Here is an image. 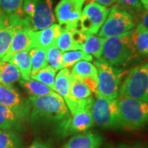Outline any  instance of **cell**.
<instances>
[{"label":"cell","mask_w":148,"mask_h":148,"mask_svg":"<svg viewBox=\"0 0 148 148\" xmlns=\"http://www.w3.org/2000/svg\"><path fill=\"white\" fill-rule=\"evenodd\" d=\"M55 77H56V71L49 66H46L45 68L40 69L36 73L31 75V78L36 80L43 84L46 85L53 91H55L54 90Z\"/></svg>","instance_id":"83f0119b"},{"label":"cell","mask_w":148,"mask_h":148,"mask_svg":"<svg viewBox=\"0 0 148 148\" xmlns=\"http://www.w3.org/2000/svg\"><path fill=\"white\" fill-rule=\"evenodd\" d=\"M118 148H148L144 147L142 145H126V144H120Z\"/></svg>","instance_id":"e575fe53"},{"label":"cell","mask_w":148,"mask_h":148,"mask_svg":"<svg viewBox=\"0 0 148 148\" xmlns=\"http://www.w3.org/2000/svg\"><path fill=\"white\" fill-rule=\"evenodd\" d=\"M0 148H22L21 137L14 131L0 129Z\"/></svg>","instance_id":"484cf974"},{"label":"cell","mask_w":148,"mask_h":148,"mask_svg":"<svg viewBox=\"0 0 148 148\" xmlns=\"http://www.w3.org/2000/svg\"><path fill=\"white\" fill-rule=\"evenodd\" d=\"M20 83L32 96H42L55 93V91H53L48 86L32 78L28 80L21 79Z\"/></svg>","instance_id":"603a6c76"},{"label":"cell","mask_w":148,"mask_h":148,"mask_svg":"<svg viewBox=\"0 0 148 148\" xmlns=\"http://www.w3.org/2000/svg\"><path fill=\"white\" fill-rule=\"evenodd\" d=\"M119 95L148 103V62L136 66L128 72L120 86Z\"/></svg>","instance_id":"5b68a950"},{"label":"cell","mask_w":148,"mask_h":148,"mask_svg":"<svg viewBox=\"0 0 148 148\" xmlns=\"http://www.w3.org/2000/svg\"><path fill=\"white\" fill-rule=\"evenodd\" d=\"M19 70L21 79L28 80L32 74V62L29 51H21L13 54L8 60Z\"/></svg>","instance_id":"ac0fdd59"},{"label":"cell","mask_w":148,"mask_h":148,"mask_svg":"<svg viewBox=\"0 0 148 148\" xmlns=\"http://www.w3.org/2000/svg\"><path fill=\"white\" fill-rule=\"evenodd\" d=\"M123 128L138 130L148 126V103L127 96L118 97Z\"/></svg>","instance_id":"3957f363"},{"label":"cell","mask_w":148,"mask_h":148,"mask_svg":"<svg viewBox=\"0 0 148 148\" xmlns=\"http://www.w3.org/2000/svg\"><path fill=\"white\" fill-rule=\"evenodd\" d=\"M0 105L12 110L20 119L28 115L31 106L12 86L0 84Z\"/></svg>","instance_id":"7c38bea8"},{"label":"cell","mask_w":148,"mask_h":148,"mask_svg":"<svg viewBox=\"0 0 148 148\" xmlns=\"http://www.w3.org/2000/svg\"><path fill=\"white\" fill-rule=\"evenodd\" d=\"M117 6L123 10L132 13H141L143 5L140 0H117Z\"/></svg>","instance_id":"4dcf8cb0"},{"label":"cell","mask_w":148,"mask_h":148,"mask_svg":"<svg viewBox=\"0 0 148 148\" xmlns=\"http://www.w3.org/2000/svg\"><path fill=\"white\" fill-rule=\"evenodd\" d=\"M86 0H60L54 12L62 29H76L78 27L82 7Z\"/></svg>","instance_id":"30bf717a"},{"label":"cell","mask_w":148,"mask_h":148,"mask_svg":"<svg viewBox=\"0 0 148 148\" xmlns=\"http://www.w3.org/2000/svg\"><path fill=\"white\" fill-rule=\"evenodd\" d=\"M21 128V119L10 109L0 105V129L13 131Z\"/></svg>","instance_id":"44dd1931"},{"label":"cell","mask_w":148,"mask_h":148,"mask_svg":"<svg viewBox=\"0 0 148 148\" xmlns=\"http://www.w3.org/2000/svg\"><path fill=\"white\" fill-rule=\"evenodd\" d=\"M140 1L146 11H148V0H140Z\"/></svg>","instance_id":"8d00e7d4"},{"label":"cell","mask_w":148,"mask_h":148,"mask_svg":"<svg viewBox=\"0 0 148 148\" xmlns=\"http://www.w3.org/2000/svg\"><path fill=\"white\" fill-rule=\"evenodd\" d=\"M117 99L95 96L90 109L94 123L104 128H123Z\"/></svg>","instance_id":"277c9868"},{"label":"cell","mask_w":148,"mask_h":148,"mask_svg":"<svg viewBox=\"0 0 148 148\" xmlns=\"http://www.w3.org/2000/svg\"><path fill=\"white\" fill-rule=\"evenodd\" d=\"M70 94L71 97L77 101L86 100L92 97V91L90 89L89 86L82 79L73 76L71 80Z\"/></svg>","instance_id":"7402d4cb"},{"label":"cell","mask_w":148,"mask_h":148,"mask_svg":"<svg viewBox=\"0 0 148 148\" xmlns=\"http://www.w3.org/2000/svg\"><path fill=\"white\" fill-rule=\"evenodd\" d=\"M53 0H23L22 11L34 31H40L55 23Z\"/></svg>","instance_id":"8992f818"},{"label":"cell","mask_w":148,"mask_h":148,"mask_svg":"<svg viewBox=\"0 0 148 148\" xmlns=\"http://www.w3.org/2000/svg\"><path fill=\"white\" fill-rule=\"evenodd\" d=\"M73 77H78L89 86L90 89L97 95L98 87V72L97 69L91 62L89 61H79L73 66L71 71Z\"/></svg>","instance_id":"4fadbf2b"},{"label":"cell","mask_w":148,"mask_h":148,"mask_svg":"<svg viewBox=\"0 0 148 148\" xmlns=\"http://www.w3.org/2000/svg\"><path fill=\"white\" fill-rule=\"evenodd\" d=\"M109 13V9L95 2L86 3L82 10L77 29L87 35L98 34Z\"/></svg>","instance_id":"9c48e42d"},{"label":"cell","mask_w":148,"mask_h":148,"mask_svg":"<svg viewBox=\"0 0 148 148\" xmlns=\"http://www.w3.org/2000/svg\"><path fill=\"white\" fill-rule=\"evenodd\" d=\"M32 104L31 119L36 121H62L69 116V109L64 100L56 92L42 96L30 95Z\"/></svg>","instance_id":"7a4b0ae2"},{"label":"cell","mask_w":148,"mask_h":148,"mask_svg":"<svg viewBox=\"0 0 148 148\" xmlns=\"http://www.w3.org/2000/svg\"><path fill=\"white\" fill-rule=\"evenodd\" d=\"M21 79V73L14 64L0 59V84L12 86Z\"/></svg>","instance_id":"d6986e66"},{"label":"cell","mask_w":148,"mask_h":148,"mask_svg":"<svg viewBox=\"0 0 148 148\" xmlns=\"http://www.w3.org/2000/svg\"><path fill=\"white\" fill-rule=\"evenodd\" d=\"M131 32L117 36L104 38L102 54L99 60L111 66L119 67L124 66L140 57L133 47Z\"/></svg>","instance_id":"6da1fadb"},{"label":"cell","mask_w":148,"mask_h":148,"mask_svg":"<svg viewBox=\"0 0 148 148\" xmlns=\"http://www.w3.org/2000/svg\"><path fill=\"white\" fill-rule=\"evenodd\" d=\"M14 33V24L12 15L6 16L5 21L0 27V59L5 56L10 48Z\"/></svg>","instance_id":"2e32d148"},{"label":"cell","mask_w":148,"mask_h":148,"mask_svg":"<svg viewBox=\"0 0 148 148\" xmlns=\"http://www.w3.org/2000/svg\"><path fill=\"white\" fill-rule=\"evenodd\" d=\"M131 40L139 56L148 54V30L139 23L131 32Z\"/></svg>","instance_id":"e0dca14e"},{"label":"cell","mask_w":148,"mask_h":148,"mask_svg":"<svg viewBox=\"0 0 148 148\" xmlns=\"http://www.w3.org/2000/svg\"><path fill=\"white\" fill-rule=\"evenodd\" d=\"M94 64L98 72V87L95 96L117 99L119 95L123 72L121 69L109 65L101 60L95 61Z\"/></svg>","instance_id":"52a82bcc"},{"label":"cell","mask_w":148,"mask_h":148,"mask_svg":"<svg viewBox=\"0 0 148 148\" xmlns=\"http://www.w3.org/2000/svg\"><path fill=\"white\" fill-rule=\"evenodd\" d=\"M56 46L63 53L71 50H78V47L72 36V31L69 29H62L56 40Z\"/></svg>","instance_id":"4316f807"},{"label":"cell","mask_w":148,"mask_h":148,"mask_svg":"<svg viewBox=\"0 0 148 148\" xmlns=\"http://www.w3.org/2000/svg\"><path fill=\"white\" fill-rule=\"evenodd\" d=\"M29 53L32 62V74L48 66L45 49L39 47L34 48L29 51Z\"/></svg>","instance_id":"d4e9b609"},{"label":"cell","mask_w":148,"mask_h":148,"mask_svg":"<svg viewBox=\"0 0 148 148\" xmlns=\"http://www.w3.org/2000/svg\"><path fill=\"white\" fill-rule=\"evenodd\" d=\"M86 2L90 3V2H95L96 3H99L102 6L105 7H110V6L114 5L117 2V0H86Z\"/></svg>","instance_id":"1f68e13d"},{"label":"cell","mask_w":148,"mask_h":148,"mask_svg":"<svg viewBox=\"0 0 148 148\" xmlns=\"http://www.w3.org/2000/svg\"><path fill=\"white\" fill-rule=\"evenodd\" d=\"M29 148H51L50 146L48 144L42 142V141H40V140H36V141H34L32 144L30 146Z\"/></svg>","instance_id":"836d02e7"},{"label":"cell","mask_w":148,"mask_h":148,"mask_svg":"<svg viewBox=\"0 0 148 148\" xmlns=\"http://www.w3.org/2000/svg\"><path fill=\"white\" fill-rule=\"evenodd\" d=\"M139 18L141 21L140 23L148 30V11H145L143 12H141L139 14Z\"/></svg>","instance_id":"d6a6232c"},{"label":"cell","mask_w":148,"mask_h":148,"mask_svg":"<svg viewBox=\"0 0 148 148\" xmlns=\"http://www.w3.org/2000/svg\"><path fill=\"white\" fill-rule=\"evenodd\" d=\"M22 3L23 0H0V8L8 15H24Z\"/></svg>","instance_id":"f546056e"},{"label":"cell","mask_w":148,"mask_h":148,"mask_svg":"<svg viewBox=\"0 0 148 148\" xmlns=\"http://www.w3.org/2000/svg\"><path fill=\"white\" fill-rule=\"evenodd\" d=\"M48 66L51 67L56 72L63 69V52L60 51L56 45L46 49Z\"/></svg>","instance_id":"f1b7e54d"},{"label":"cell","mask_w":148,"mask_h":148,"mask_svg":"<svg viewBox=\"0 0 148 148\" xmlns=\"http://www.w3.org/2000/svg\"><path fill=\"white\" fill-rule=\"evenodd\" d=\"M135 23L132 16L126 11L115 5L109 10V13L98 32V36L101 38L117 36L132 31Z\"/></svg>","instance_id":"ba28073f"},{"label":"cell","mask_w":148,"mask_h":148,"mask_svg":"<svg viewBox=\"0 0 148 148\" xmlns=\"http://www.w3.org/2000/svg\"><path fill=\"white\" fill-rule=\"evenodd\" d=\"M61 31V27L56 23H53V25L40 31H34L33 41L35 48L39 47L47 49L48 48L56 45V40Z\"/></svg>","instance_id":"5bb4252c"},{"label":"cell","mask_w":148,"mask_h":148,"mask_svg":"<svg viewBox=\"0 0 148 148\" xmlns=\"http://www.w3.org/2000/svg\"><path fill=\"white\" fill-rule=\"evenodd\" d=\"M104 38L95 35H86L84 40L81 45V50L88 53L99 60L102 54Z\"/></svg>","instance_id":"ffe728a7"},{"label":"cell","mask_w":148,"mask_h":148,"mask_svg":"<svg viewBox=\"0 0 148 148\" xmlns=\"http://www.w3.org/2000/svg\"><path fill=\"white\" fill-rule=\"evenodd\" d=\"M6 16H7V14H6L5 12L0 8V27L3 26V22H4V21H5Z\"/></svg>","instance_id":"d590c367"},{"label":"cell","mask_w":148,"mask_h":148,"mask_svg":"<svg viewBox=\"0 0 148 148\" xmlns=\"http://www.w3.org/2000/svg\"><path fill=\"white\" fill-rule=\"evenodd\" d=\"M94 121L91 116L90 109H88L71 114V116L60 121L56 131L58 136L65 138L76 133L85 132L92 127Z\"/></svg>","instance_id":"8fae6325"},{"label":"cell","mask_w":148,"mask_h":148,"mask_svg":"<svg viewBox=\"0 0 148 148\" xmlns=\"http://www.w3.org/2000/svg\"><path fill=\"white\" fill-rule=\"evenodd\" d=\"M93 60V57L82 50H71L63 53V69H69L79 61Z\"/></svg>","instance_id":"cb8c5ba5"},{"label":"cell","mask_w":148,"mask_h":148,"mask_svg":"<svg viewBox=\"0 0 148 148\" xmlns=\"http://www.w3.org/2000/svg\"><path fill=\"white\" fill-rule=\"evenodd\" d=\"M103 143V137L97 132H86L71 138L64 148H99Z\"/></svg>","instance_id":"9a60e30c"}]
</instances>
